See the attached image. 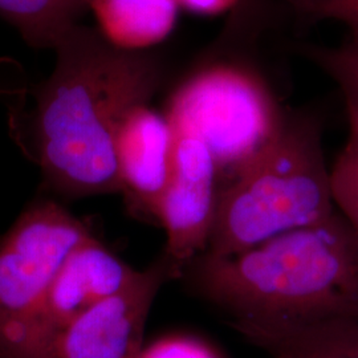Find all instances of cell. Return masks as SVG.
Segmentation results:
<instances>
[{
	"label": "cell",
	"mask_w": 358,
	"mask_h": 358,
	"mask_svg": "<svg viewBox=\"0 0 358 358\" xmlns=\"http://www.w3.org/2000/svg\"><path fill=\"white\" fill-rule=\"evenodd\" d=\"M53 50V72L35 94L34 157L45 178L65 194L120 192L117 136L129 113L159 88L161 64L80 24Z\"/></svg>",
	"instance_id": "1"
},
{
	"label": "cell",
	"mask_w": 358,
	"mask_h": 358,
	"mask_svg": "<svg viewBox=\"0 0 358 358\" xmlns=\"http://www.w3.org/2000/svg\"><path fill=\"white\" fill-rule=\"evenodd\" d=\"M256 344L358 316V235L331 219L230 256L195 257L183 275Z\"/></svg>",
	"instance_id": "2"
},
{
	"label": "cell",
	"mask_w": 358,
	"mask_h": 358,
	"mask_svg": "<svg viewBox=\"0 0 358 358\" xmlns=\"http://www.w3.org/2000/svg\"><path fill=\"white\" fill-rule=\"evenodd\" d=\"M336 211L319 117H285L268 148L219 192L203 254L235 255L282 234L322 223Z\"/></svg>",
	"instance_id": "3"
},
{
	"label": "cell",
	"mask_w": 358,
	"mask_h": 358,
	"mask_svg": "<svg viewBox=\"0 0 358 358\" xmlns=\"http://www.w3.org/2000/svg\"><path fill=\"white\" fill-rule=\"evenodd\" d=\"M166 117L174 131L205 143L217 165V183L226 180V186L268 148L285 121L260 77L223 63L189 77L174 92Z\"/></svg>",
	"instance_id": "4"
},
{
	"label": "cell",
	"mask_w": 358,
	"mask_h": 358,
	"mask_svg": "<svg viewBox=\"0 0 358 358\" xmlns=\"http://www.w3.org/2000/svg\"><path fill=\"white\" fill-rule=\"evenodd\" d=\"M92 236L55 202H40L0 241V358H31L34 325L56 275Z\"/></svg>",
	"instance_id": "5"
},
{
	"label": "cell",
	"mask_w": 358,
	"mask_h": 358,
	"mask_svg": "<svg viewBox=\"0 0 358 358\" xmlns=\"http://www.w3.org/2000/svg\"><path fill=\"white\" fill-rule=\"evenodd\" d=\"M182 272L162 252L121 292L99 301L72 321L56 341L52 358H138L154 300Z\"/></svg>",
	"instance_id": "6"
},
{
	"label": "cell",
	"mask_w": 358,
	"mask_h": 358,
	"mask_svg": "<svg viewBox=\"0 0 358 358\" xmlns=\"http://www.w3.org/2000/svg\"><path fill=\"white\" fill-rule=\"evenodd\" d=\"M215 161L203 142L174 131L173 170L158 222L166 230V254L185 272L207 250L217 211Z\"/></svg>",
	"instance_id": "7"
},
{
	"label": "cell",
	"mask_w": 358,
	"mask_h": 358,
	"mask_svg": "<svg viewBox=\"0 0 358 358\" xmlns=\"http://www.w3.org/2000/svg\"><path fill=\"white\" fill-rule=\"evenodd\" d=\"M138 273L93 235L84 241L68 256L41 304L32 332L31 358H52L57 338L72 321L125 289Z\"/></svg>",
	"instance_id": "8"
},
{
	"label": "cell",
	"mask_w": 358,
	"mask_h": 358,
	"mask_svg": "<svg viewBox=\"0 0 358 358\" xmlns=\"http://www.w3.org/2000/svg\"><path fill=\"white\" fill-rule=\"evenodd\" d=\"M174 130L166 115L146 105L134 108L122 122L115 158L120 186L128 205L158 220L173 170Z\"/></svg>",
	"instance_id": "9"
},
{
	"label": "cell",
	"mask_w": 358,
	"mask_h": 358,
	"mask_svg": "<svg viewBox=\"0 0 358 358\" xmlns=\"http://www.w3.org/2000/svg\"><path fill=\"white\" fill-rule=\"evenodd\" d=\"M100 32L113 45L145 51L171 34L178 19L177 0H90Z\"/></svg>",
	"instance_id": "10"
},
{
	"label": "cell",
	"mask_w": 358,
	"mask_h": 358,
	"mask_svg": "<svg viewBox=\"0 0 358 358\" xmlns=\"http://www.w3.org/2000/svg\"><path fill=\"white\" fill-rule=\"evenodd\" d=\"M90 0H0V15L28 44L55 48L90 8Z\"/></svg>",
	"instance_id": "11"
},
{
	"label": "cell",
	"mask_w": 358,
	"mask_h": 358,
	"mask_svg": "<svg viewBox=\"0 0 358 358\" xmlns=\"http://www.w3.org/2000/svg\"><path fill=\"white\" fill-rule=\"evenodd\" d=\"M259 345L275 358H358V316L282 333Z\"/></svg>",
	"instance_id": "12"
},
{
	"label": "cell",
	"mask_w": 358,
	"mask_h": 358,
	"mask_svg": "<svg viewBox=\"0 0 358 358\" xmlns=\"http://www.w3.org/2000/svg\"><path fill=\"white\" fill-rule=\"evenodd\" d=\"M297 51L333 78L344 97H358V35L348 34L336 47L306 44Z\"/></svg>",
	"instance_id": "13"
},
{
	"label": "cell",
	"mask_w": 358,
	"mask_h": 358,
	"mask_svg": "<svg viewBox=\"0 0 358 358\" xmlns=\"http://www.w3.org/2000/svg\"><path fill=\"white\" fill-rule=\"evenodd\" d=\"M331 185L337 211L358 235V133H349L331 170Z\"/></svg>",
	"instance_id": "14"
},
{
	"label": "cell",
	"mask_w": 358,
	"mask_h": 358,
	"mask_svg": "<svg viewBox=\"0 0 358 358\" xmlns=\"http://www.w3.org/2000/svg\"><path fill=\"white\" fill-rule=\"evenodd\" d=\"M138 358H219L203 343L187 337H170L142 350Z\"/></svg>",
	"instance_id": "15"
},
{
	"label": "cell",
	"mask_w": 358,
	"mask_h": 358,
	"mask_svg": "<svg viewBox=\"0 0 358 358\" xmlns=\"http://www.w3.org/2000/svg\"><path fill=\"white\" fill-rule=\"evenodd\" d=\"M316 20H333L348 27V34L358 35V0H327Z\"/></svg>",
	"instance_id": "16"
},
{
	"label": "cell",
	"mask_w": 358,
	"mask_h": 358,
	"mask_svg": "<svg viewBox=\"0 0 358 358\" xmlns=\"http://www.w3.org/2000/svg\"><path fill=\"white\" fill-rule=\"evenodd\" d=\"M179 7L199 15H220L234 10L241 0H177Z\"/></svg>",
	"instance_id": "17"
},
{
	"label": "cell",
	"mask_w": 358,
	"mask_h": 358,
	"mask_svg": "<svg viewBox=\"0 0 358 358\" xmlns=\"http://www.w3.org/2000/svg\"><path fill=\"white\" fill-rule=\"evenodd\" d=\"M292 13L306 20H316L317 13L327 0H280Z\"/></svg>",
	"instance_id": "18"
},
{
	"label": "cell",
	"mask_w": 358,
	"mask_h": 358,
	"mask_svg": "<svg viewBox=\"0 0 358 358\" xmlns=\"http://www.w3.org/2000/svg\"><path fill=\"white\" fill-rule=\"evenodd\" d=\"M350 133H358V97H344Z\"/></svg>",
	"instance_id": "19"
}]
</instances>
